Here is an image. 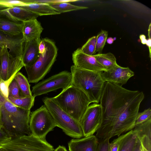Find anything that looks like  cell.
I'll return each mask as SVG.
<instances>
[{"instance_id": "1", "label": "cell", "mask_w": 151, "mask_h": 151, "mask_svg": "<svg viewBox=\"0 0 151 151\" xmlns=\"http://www.w3.org/2000/svg\"><path fill=\"white\" fill-rule=\"evenodd\" d=\"M144 97L142 91L130 90L105 82L99 102L102 118L96 132L97 138L109 139L132 130Z\"/></svg>"}, {"instance_id": "2", "label": "cell", "mask_w": 151, "mask_h": 151, "mask_svg": "<svg viewBox=\"0 0 151 151\" xmlns=\"http://www.w3.org/2000/svg\"><path fill=\"white\" fill-rule=\"evenodd\" d=\"M30 110L16 106L6 98L1 107L0 127L11 139L32 134L29 127Z\"/></svg>"}, {"instance_id": "3", "label": "cell", "mask_w": 151, "mask_h": 151, "mask_svg": "<svg viewBox=\"0 0 151 151\" xmlns=\"http://www.w3.org/2000/svg\"><path fill=\"white\" fill-rule=\"evenodd\" d=\"M72 76L71 85L83 91L91 103H99L105 82L102 78V71H93L78 68L74 65L70 67Z\"/></svg>"}, {"instance_id": "4", "label": "cell", "mask_w": 151, "mask_h": 151, "mask_svg": "<svg viewBox=\"0 0 151 151\" xmlns=\"http://www.w3.org/2000/svg\"><path fill=\"white\" fill-rule=\"evenodd\" d=\"M51 98L63 110L79 122L91 103L83 91L71 85Z\"/></svg>"}, {"instance_id": "5", "label": "cell", "mask_w": 151, "mask_h": 151, "mask_svg": "<svg viewBox=\"0 0 151 151\" xmlns=\"http://www.w3.org/2000/svg\"><path fill=\"white\" fill-rule=\"evenodd\" d=\"M42 101L52 116L56 126L67 135L74 138L84 137L79 122L63 110L52 98L45 97Z\"/></svg>"}, {"instance_id": "6", "label": "cell", "mask_w": 151, "mask_h": 151, "mask_svg": "<svg viewBox=\"0 0 151 151\" xmlns=\"http://www.w3.org/2000/svg\"><path fill=\"white\" fill-rule=\"evenodd\" d=\"M46 49L43 54H40L35 63L30 67H25L29 83H36L42 79L50 70L56 60L58 49L54 42L45 38Z\"/></svg>"}, {"instance_id": "7", "label": "cell", "mask_w": 151, "mask_h": 151, "mask_svg": "<svg viewBox=\"0 0 151 151\" xmlns=\"http://www.w3.org/2000/svg\"><path fill=\"white\" fill-rule=\"evenodd\" d=\"M55 127L54 119L45 105L30 114L29 127L31 134L34 136L46 140L47 134Z\"/></svg>"}, {"instance_id": "8", "label": "cell", "mask_w": 151, "mask_h": 151, "mask_svg": "<svg viewBox=\"0 0 151 151\" xmlns=\"http://www.w3.org/2000/svg\"><path fill=\"white\" fill-rule=\"evenodd\" d=\"M7 151H54L53 146L46 140L32 134L11 139L1 145Z\"/></svg>"}, {"instance_id": "9", "label": "cell", "mask_w": 151, "mask_h": 151, "mask_svg": "<svg viewBox=\"0 0 151 151\" xmlns=\"http://www.w3.org/2000/svg\"><path fill=\"white\" fill-rule=\"evenodd\" d=\"M72 80L70 72L61 71L35 85L31 91L32 95L35 97L59 89L64 90L70 86Z\"/></svg>"}, {"instance_id": "10", "label": "cell", "mask_w": 151, "mask_h": 151, "mask_svg": "<svg viewBox=\"0 0 151 151\" xmlns=\"http://www.w3.org/2000/svg\"><path fill=\"white\" fill-rule=\"evenodd\" d=\"M4 46L0 53V83L7 88L15 74L23 67L22 57H14Z\"/></svg>"}, {"instance_id": "11", "label": "cell", "mask_w": 151, "mask_h": 151, "mask_svg": "<svg viewBox=\"0 0 151 151\" xmlns=\"http://www.w3.org/2000/svg\"><path fill=\"white\" fill-rule=\"evenodd\" d=\"M101 118L100 104L93 103L89 105L79 122L84 137L93 135L96 132L100 127Z\"/></svg>"}, {"instance_id": "12", "label": "cell", "mask_w": 151, "mask_h": 151, "mask_svg": "<svg viewBox=\"0 0 151 151\" xmlns=\"http://www.w3.org/2000/svg\"><path fill=\"white\" fill-rule=\"evenodd\" d=\"M134 75V72L128 67H123L118 64L111 69L103 71L101 74L104 82H108L121 86L125 84Z\"/></svg>"}, {"instance_id": "13", "label": "cell", "mask_w": 151, "mask_h": 151, "mask_svg": "<svg viewBox=\"0 0 151 151\" xmlns=\"http://www.w3.org/2000/svg\"><path fill=\"white\" fill-rule=\"evenodd\" d=\"M72 60L74 66L81 69L93 71H105L93 55H88L83 53L80 48L73 53Z\"/></svg>"}, {"instance_id": "14", "label": "cell", "mask_w": 151, "mask_h": 151, "mask_svg": "<svg viewBox=\"0 0 151 151\" xmlns=\"http://www.w3.org/2000/svg\"><path fill=\"white\" fill-rule=\"evenodd\" d=\"M24 44L22 35L12 36L0 31V45L6 46L13 56L22 57Z\"/></svg>"}, {"instance_id": "15", "label": "cell", "mask_w": 151, "mask_h": 151, "mask_svg": "<svg viewBox=\"0 0 151 151\" xmlns=\"http://www.w3.org/2000/svg\"><path fill=\"white\" fill-rule=\"evenodd\" d=\"M7 9L0 15V31L12 36L22 35L23 22L12 18Z\"/></svg>"}, {"instance_id": "16", "label": "cell", "mask_w": 151, "mask_h": 151, "mask_svg": "<svg viewBox=\"0 0 151 151\" xmlns=\"http://www.w3.org/2000/svg\"><path fill=\"white\" fill-rule=\"evenodd\" d=\"M69 151H97L98 141L93 135L72 139L68 143Z\"/></svg>"}, {"instance_id": "17", "label": "cell", "mask_w": 151, "mask_h": 151, "mask_svg": "<svg viewBox=\"0 0 151 151\" xmlns=\"http://www.w3.org/2000/svg\"><path fill=\"white\" fill-rule=\"evenodd\" d=\"M132 130L140 140L142 151H151V118L135 125Z\"/></svg>"}, {"instance_id": "18", "label": "cell", "mask_w": 151, "mask_h": 151, "mask_svg": "<svg viewBox=\"0 0 151 151\" xmlns=\"http://www.w3.org/2000/svg\"><path fill=\"white\" fill-rule=\"evenodd\" d=\"M40 37L24 43L22 58L24 67H30L37 61L40 56L38 46Z\"/></svg>"}, {"instance_id": "19", "label": "cell", "mask_w": 151, "mask_h": 151, "mask_svg": "<svg viewBox=\"0 0 151 151\" xmlns=\"http://www.w3.org/2000/svg\"><path fill=\"white\" fill-rule=\"evenodd\" d=\"M43 30L37 19L23 22L22 33L24 42L40 38Z\"/></svg>"}, {"instance_id": "20", "label": "cell", "mask_w": 151, "mask_h": 151, "mask_svg": "<svg viewBox=\"0 0 151 151\" xmlns=\"http://www.w3.org/2000/svg\"><path fill=\"white\" fill-rule=\"evenodd\" d=\"M18 6L30 11L39 16L56 15L60 13L53 8L49 4H45L32 3Z\"/></svg>"}, {"instance_id": "21", "label": "cell", "mask_w": 151, "mask_h": 151, "mask_svg": "<svg viewBox=\"0 0 151 151\" xmlns=\"http://www.w3.org/2000/svg\"><path fill=\"white\" fill-rule=\"evenodd\" d=\"M9 15L14 19L22 22L37 19L39 16L28 10L18 6L10 7L7 9Z\"/></svg>"}, {"instance_id": "22", "label": "cell", "mask_w": 151, "mask_h": 151, "mask_svg": "<svg viewBox=\"0 0 151 151\" xmlns=\"http://www.w3.org/2000/svg\"><path fill=\"white\" fill-rule=\"evenodd\" d=\"M97 61L105 70H108L116 65V59L110 52L106 53H99L93 55Z\"/></svg>"}, {"instance_id": "23", "label": "cell", "mask_w": 151, "mask_h": 151, "mask_svg": "<svg viewBox=\"0 0 151 151\" xmlns=\"http://www.w3.org/2000/svg\"><path fill=\"white\" fill-rule=\"evenodd\" d=\"M35 98L32 96L15 99L8 96L7 99L16 106L26 110H30L34 105Z\"/></svg>"}, {"instance_id": "24", "label": "cell", "mask_w": 151, "mask_h": 151, "mask_svg": "<svg viewBox=\"0 0 151 151\" xmlns=\"http://www.w3.org/2000/svg\"><path fill=\"white\" fill-rule=\"evenodd\" d=\"M23 97L32 96V94L28 79L22 73L19 71L14 76Z\"/></svg>"}, {"instance_id": "25", "label": "cell", "mask_w": 151, "mask_h": 151, "mask_svg": "<svg viewBox=\"0 0 151 151\" xmlns=\"http://www.w3.org/2000/svg\"><path fill=\"white\" fill-rule=\"evenodd\" d=\"M136 139V136L132 130L128 132L121 142L118 151H132Z\"/></svg>"}, {"instance_id": "26", "label": "cell", "mask_w": 151, "mask_h": 151, "mask_svg": "<svg viewBox=\"0 0 151 151\" xmlns=\"http://www.w3.org/2000/svg\"><path fill=\"white\" fill-rule=\"evenodd\" d=\"M53 8L60 14L73 11L87 9L88 7L80 6L71 4L69 3L58 2L50 5Z\"/></svg>"}, {"instance_id": "27", "label": "cell", "mask_w": 151, "mask_h": 151, "mask_svg": "<svg viewBox=\"0 0 151 151\" xmlns=\"http://www.w3.org/2000/svg\"><path fill=\"white\" fill-rule=\"evenodd\" d=\"M97 36H93L89 38L86 43L80 48L83 53L90 55H93L95 54Z\"/></svg>"}, {"instance_id": "28", "label": "cell", "mask_w": 151, "mask_h": 151, "mask_svg": "<svg viewBox=\"0 0 151 151\" xmlns=\"http://www.w3.org/2000/svg\"><path fill=\"white\" fill-rule=\"evenodd\" d=\"M108 36V32L102 30L97 35L95 54L98 52L99 53H102V50L104 46Z\"/></svg>"}, {"instance_id": "29", "label": "cell", "mask_w": 151, "mask_h": 151, "mask_svg": "<svg viewBox=\"0 0 151 151\" xmlns=\"http://www.w3.org/2000/svg\"><path fill=\"white\" fill-rule=\"evenodd\" d=\"M8 89V96L15 99L23 97L19 86L14 77L9 83Z\"/></svg>"}, {"instance_id": "30", "label": "cell", "mask_w": 151, "mask_h": 151, "mask_svg": "<svg viewBox=\"0 0 151 151\" xmlns=\"http://www.w3.org/2000/svg\"><path fill=\"white\" fill-rule=\"evenodd\" d=\"M151 118V109L149 108L142 112H138L137 115L135 126L139 124L146 121Z\"/></svg>"}, {"instance_id": "31", "label": "cell", "mask_w": 151, "mask_h": 151, "mask_svg": "<svg viewBox=\"0 0 151 151\" xmlns=\"http://www.w3.org/2000/svg\"><path fill=\"white\" fill-rule=\"evenodd\" d=\"M126 135V133L120 135L110 143V151H118L120 143Z\"/></svg>"}, {"instance_id": "32", "label": "cell", "mask_w": 151, "mask_h": 151, "mask_svg": "<svg viewBox=\"0 0 151 151\" xmlns=\"http://www.w3.org/2000/svg\"><path fill=\"white\" fill-rule=\"evenodd\" d=\"M110 144L109 139H101L98 142L97 151H110Z\"/></svg>"}, {"instance_id": "33", "label": "cell", "mask_w": 151, "mask_h": 151, "mask_svg": "<svg viewBox=\"0 0 151 151\" xmlns=\"http://www.w3.org/2000/svg\"><path fill=\"white\" fill-rule=\"evenodd\" d=\"M11 139V138L0 127V146Z\"/></svg>"}, {"instance_id": "34", "label": "cell", "mask_w": 151, "mask_h": 151, "mask_svg": "<svg viewBox=\"0 0 151 151\" xmlns=\"http://www.w3.org/2000/svg\"><path fill=\"white\" fill-rule=\"evenodd\" d=\"M46 47V43L45 38L41 40L38 46L40 54H43L44 53Z\"/></svg>"}, {"instance_id": "35", "label": "cell", "mask_w": 151, "mask_h": 151, "mask_svg": "<svg viewBox=\"0 0 151 151\" xmlns=\"http://www.w3.org/2000/svg\"><path fill=\"white\" fill-rule=\"evenodd\" d=\"M132 151H142L141 142L137 137L135 145Z\"/></svg>"}, {"instance_id": "36", "label": "cell", "mask_w": 151, "mask_h": 151, "mask_svg": "<svg viewBox=\"0 0 151 151\" xmlns=\"http://www.w3.org/2000/svg\"><path fill=\"white\" fill-rule=\"evenodd\" d=\"M6 98H7L4 96L0 90V126L1 122V107L3 103Z\"/></svg>"}, {"instance_id": "37", "label": "cell", "mask_w": 151, "mask_h": 151, "mask_svg": "<svg viewBox=\"0 0 151 151\" xmlns=\"http://www.w3.org/2000/svg\"><path fill=\"white\" fill-rule=\"evenodd\" d=\"M9 7H10L6 6L0 4V15L6 9Z\"/></svg>"}, {"instance_id": "38", "label": "cell", "mask_w": 151, "mask_h": 151, "mask_svg": "<svg viewBox=\"0 0 151 151\" xmlns=\"http://www.w3.org/2000/svg\"><path fill=\"white\" fill-rule=\"evenodd\" d=\"M139 38L142 43L144 45L146 44L147 40L145 36L143 34L139 36Z\"/></svg>"}, {"instance_id": "39", "label": "cell", "mask_w": 151, "mask_h": 151, "mask_svg": "<svg viewBox=\"0 0 151 151\" xmlns=\"http://www.w3.org/2000/svg\"><path fill=\"white\" fill-rule=\"evenodd\" d=\"M54 151H68L66 148L63 146L59 145L54 150Z\"/></svg>"}, {"instance_id": "40", "label": "cell", "mask_w": 151, "mask_h": 151, "mask_svg": "<svg viewBox=\"0 0 151 151\" xmlns=\"http://www.w3.org/2000/svg\"><path fill=\"white\" fill-rule=\"evenodd\" d=\"M146 44L148 46L150 52V57L151 58V39L149 38L147 40V42Z\"/></svg>"}, {"instance_id": "41", "label": "cell", "mask_w": 151, "mask_h": 151, "mask_svg": "<svg viewBox=\"0 0 151 151\" xmlns=\"http://www.w3.org/2000/svg\"><path fill=\"white\" fill-rule=\"evenodd\" d=\"M113 38L112 37H109L106 40L107 43L109 44H112L114 42Z\"/></svg>"}, {"instance_id": "42", "label": "cell", "mask_w": 151, "mask_h": 151, "mask_svg": "<svg viewBox=\"0 0 151 151\" xmlns=\"http://www.w3.org/2000/svg\"><path fill=\"white\" fill-rule=\"evenodd\" d=\"M151 23L150 24L148 29V36L149 38H151Z\"/></svg>"}, {"instance_id": "43", "label": "cell", "mask_w": 151, "mask_h": 151, "mask_svg": "<svg viewBox=\"0 0 151 151\" xmlns=\"http://www.w3.org/2000/svg\"><path fill=\"white\" fill-rule=\"evenodd\" d=\"M0 151H7L6 150L1 146H0Z\"/></svg>"}, {"instance_id": "44", "label": "cell", "mask_w": 151, "mask_h": 151, "mask_svg": "<svg viewBox=\"0 0 151 151\" xmlns=\"http://www.w3.org/2000/svg\"><path fill=\"white\" fill-rule=\"evenodd\" d=\"M3 47H2L0 45V53H1L2 49Z\"/></svg>"}, {"instance_id": "45", "label": "cell", "mask_w": 151, "mask_h": 151, "mask_svg": "<svg viewBox=\"0 0 151 151\" xmlns=\"http://www.w3.org/2000/svg\"></svg>"}]
</instances>
